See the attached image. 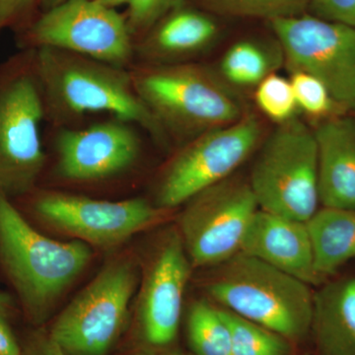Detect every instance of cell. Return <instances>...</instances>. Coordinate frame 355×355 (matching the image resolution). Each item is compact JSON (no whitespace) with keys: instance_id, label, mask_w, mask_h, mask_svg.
Wrapping results in <instances>:
<instances>
[{"instance_id":"e0dca14e","label":"cell","mask_w":355,"mask_h":355,"mask_svg":"<svg viewBox=\"0 0 355 355\" xmlns=\"http://www.w3.org/2000/svg\"><path fill=\"white\" fill-rule=\"evenodd\" d=\"M320 203L355 209V119L331 116L315 130Z\"/></svg>"},{"instance_id":"7c38bea8","label":"cell","mask_w":355,"mask_h":355,"mask_svg":"<svg viewBox=\"0 0 355 355\" xmlns=\"http://www.w3.org/2000/svg\"><path fill=\"white\" fill-rule=\"evenodd\" d=\"M270 24L291 71L317 77L340 108H355V27L311 13Z\"/></svg>"},{"instance_id":"d6a6232c","label":"cell","mask_w":355,"mask_h":355,"mask_svg":"<svg viewBox=\"0 0 355 355\" xmlns=\"http://www.w3.org/2000/svg\"><path fill=\"white\" fill-rule=\"evenodd\" d=\"M64 1H65V0H39V6H41L44 11Z\"/></svg>"},{"instance_id":"4dcf8cb0","label":"cell","mask_w":355,"mask_h":355,"mask_svg":"<svg viewBox=\"0 0 355 355\" xmlns=\"http://www.w3.org/2000/svg\"><path fill=\"white\" fill-rule=\"evenodd\" d=\"M13 306L10 298L0 291V319L8 323V319L12 313Z\"/></svg>"},{"instance_id":"d6986e66","label":"cell","mask_w":355,"mask_h":355,"mask_svg":"<svg viewBox=\"0 0 355 355\" xmlns=\"http://www.w3.org/2000/svg\"><path fill=\"white\" fill-rule=\"evenodd\" d=\"M306 224L322 280L355 258V209L323 207Z\"/></svg>"},{"instance_id":"d4e9b609","label":"cell","mask_w":355,"mask_h":355,"mask_svg":"<svg viewBox=\"0 0 355 355\" xmlns=\"http://www.w3.org/2000/svg\"><path fill=\"white\" fill-rule=\"evenodd\" d=\"M289 80L298 110L308 116L327 120L340 108L326 85L312 74L295 70Z\"/></svg>"},{"instance_id":"83f0119b","label":"cell","mask_w":355,"mask_h":355,"mask_svg":"<svg viewBox=\"0 0 355 355\" xmlns=\"http://www.w3.org/2000/svg\"><path fill=\"white\" fill-rule=\"evenodd\" d=\"M36 6L39 0H0V29L17 24Z\"/></svg>"},{"instance_id":"f1b7e54d","label":"cell","mask_w":355,"mask_h":355,"mask_svg":"<svg viewBox=\"0 0 355 355\" xmlns=\"http://www.w3.org/2000/svg\"><path fill=\"white\" fill-rule=\"evenodd\" d=\"M23 355H67L46 333H37L30 338Z\"/></svg>"},{"instance_id":"ac0fdd59","label":"cell","mask_w":355,"mask_h":355,"mask_svg":"<svg viewBox=\"0 0 355 355\" xmlns=\"http://www.w3.org/2000/svg\"><path fill=\"white\" fill-rule=\"evenodd\" d=\"M319 355H355V279L324 286L314 296L312 328Z\"/></svg>"},{"instance_id":"7a4b0ae2","label":"cell","mask_w":355,"mask_h":355,"mask_svg":"<svg viewBox=\"0 0 355 355\" xmlns=\"http://www.w3.org/2000/svg\"><path fill=\"white\" fill-rule=\"evenodd\" d=\"M130 71L137 94L169 140L184 144L246 114L234 87L205 65L133 64Z\"/></svg>"},{"instance_id":"4fadbf2b","label":"cell","mask_w":355,"mask_h":355,"mask_svg":"<svg viewBox=\"0 0 355 355\" xmlns=\"http://www.w3.org/2000/svg\"><path fill=\"white\" fill-rule=\"evenodd\" d=\"M191 268L178 229L166 231L147 256L135 299L137 335L147 349L176 340Z\"/></svg>"},{"instance_id":"44dd1931","label":"cell","mask_w":355,"mask_h":355,"mask_svg":"<svg viewBox=\"0 0 355 355\" xmlns=\"http://www.w3.org/2000/svg\"><path fill=\"white\" fill-rule=\"evenodd\" d=\"M187 333L193 355H232L231 335L220 308L207 301L191 306Z\"/></svg>"},{"instance_id":"8992f818","label":"cell","mask_w":355,"mask_h":355,"mask_svg":"<svg viewBox=\"0 0 355 355\" xmlns=\"http://www.w3.org/2000/svg\"><path fill=\"white\" fill-rule=\"evenodd\" d=\"M248 182L259 209L309 220L320 205L315 132L296 116L277 125L261 144Z\"/></svg>"},{"instance_id":"603a6c76","label":"cell","mask_w":355,"mask_h":355,"mask_svg":"<svg viewBox=\"0 0 355 355\" xmlns=\"http://www.w3.org/2000/svg\"><path fill=\"white\" fill-rule=\"evenodd\" d=\"M205 10L234 17L270 21L306 13L310 0H196Z\"/></svg>"},{"instance_id":"7402d4cb","label":"cell","mask_w":355,"mask_h":355,"mask_svg":"<svg viewBox=\"0 0 355 355\" xmlns=\"http://www.w3.org/2000/svg\"><path fill=\"white\" fill-rule=\"evenodd\" d=\"M220 311L230 330L232 355H291L292 343L284 336L230 311Z\"/></svg>"},{"instance_id":"52a82bcc","label":"cell","mask_w":355,"mask_h":355,"mask_svg":"<svg viewBox=\"0 0 355 355\" xmlns=\"http://www.w3.org/2000/svg\"><path fill=\"white\" fill-rule=\"evenodd\" d=\"M139 279L130 254L108 261L60 313L49 335L67 355H106L123 333Z\"/></svg>"},{"instance_id":"277c9868","label":"cell","mask_w":355,"mask_h":355,"mask_svg":"<svg viewBox=\"0 0 355 355\" xmlns=\"http://www.w3.org/2000/svg\"><path fill=\"white\" fill-rule=\"evenodd\" d=\"M212 268L205 286L219 307L291 343L311 331L315 295L309 284L243 253Z\"/></svg>"},{"instance_id":"5bb4252c","label":"cell","mask_w":355,"mask_h":355,"mask_svg":"<svg viewBox=\"0 0 355 355\" xmlns=\"http://www.w3.org/2000/svg\"><path fill=\"white\" fill-rule=\"evenodd\" d=\"M53 130L55 172L69 183L114 179L132 169L141 156L139 128L113 116L85 127Z\"/></svg>"},{"instance_id":"ba28073f","label":"cell","mask_w":355,"mask_h":355,"mask_svg":"<svg viewBox=\"0 0 355 355\" xmlns=\"http://www.w3.org/2000/svg\"><path fill=\"white\" fill-rule=\"evenodd\" d=\"M263 132L258 116L246 112L235 123L184 142L159 176L155 205L171 211L232 176L260 146Z\"/></svg>"},{"instance_id":"484cf974","label":"cell","mask_w":355,"mask_h":355,"mask_svg":"<svg viewBox=\"0 0 355 355\" xmlns=\"http://www.w3.org/2000/svg\"><path fill=\"white\" fill-rule=\"evenodd\" d=\"M183 4L184 0H132L125 17L135 42L165 15Z\"/></svg>"},{"instance_id":"30bf717a","label":"cell","mask_w":355,"mask_h":355,"mask_svg":"<svg viewBox=\"0 0 355 355\" xmlns=\"http://www.w3.org/2000/svg\"><path fill=\"white\" fill-rule=\"evenodd\" d=\"M27 49L53 48L118 67L135 64V40L125 16L97 0H65L32 23Z\"/></svg>"},{"instance_id":"6da1fadb","label":"cell","mask_w":355,"mask_h":355,"mask_svg":"<svg viewBox=\"0 0 355 355\" xmlns=\"http://www.w3.org/2000/svg\"><path fill=\"white\" fill-rule=\"evenodd\" d=\"M33 50L44 119L51 128L76 127L85 116L106 114L133 123L159 144H169L137 94L130 69L58 49Z\"/></svg>"},{"instance_id":"836d02e7","label":"cell","mask_w":355,"mask_h":355,"mask_svg":"<svg viewBox=\"0 0 355 355\" xmlns=\"http://www.w3.org/2000/svg\"><path fill=\"white\" fill-rule=\"evenodd\" d=\"M355 109V108H354Z\"/></svg>"},{"instance_id":"5b68a950","label":"cell","mask_w":355,"mask_h":355,"mask_svg":"<svg viewBox=\"0 0 355 355\" xmlns=\"http://www.w3.org/2000/svg\"><path fill=\"white\" fill-rule=\"evenodd\" d=\"M44 121L34 50L26 49L0 64V193L11 200L36 190L46 168Z\"/></svg>"},{"instance_id":"f546056e","label":"cell","mask_w":355,"mask_h":355,"mask_svg":"<svg viewBox=\"0 0 355 355\" xmlns=\"http://www.w3.org/2000/svg\"><path fill=\"white\" fill-rule=\"evenodd\" d=\"M0 355H23L8 323L0 319Z\"/></svg>"},{"instance_id":"8fae6325","label":"cell","mask_w":355,"mask_h":355,"mask_svg":"<svg viewBox=\"0 0 355 355\" xmlns=\"http://www.w3.org/2000/svg\"><path fill=\"white\" fill-rule=\"evenodd\" d=\"M40 219L89 245L112 248L164 221L168 212L146 198L96 200L67 191H32Z\"/></svg>"},{"instance_id":"4316f807","label":"cell","mask_w":355,"mask_h":355,"mask_svg":"<svg viewBox=\"0 0 355 355\" xmlns=\"http://www.w3.org/2000/svg\"><path fill=\"white\" fill-rule=\"evenodd\" d=\"M310 13L355 27V0H310Z\"/></svg>"},{"instance_id":"3957f363","label":"cell","mask_w":355,"mask_h":355,"mask_svg":"<svg viewBox=\"0 0 355 355\" xmlns=\"http://www.w3.org/2000/svg\"><path fill=\"white\" fill-rule=\"evenodd\" d=\"M91 258L85 243L57 241L40 233L0 193V261L33 323L48 319Z\"/></svg>"},{"instance_id":"9a60e30c","label":"cell","mask_w":355,"mask_h":355,"mask_svg":"<svg viewBox=\"0 0 355 355\" xmlns=\"http://www.w3.org/2000/svg\"><path fill=\"white\" fill-rule=\"evenodd\" d=\"M302 280L309 286L321 277L306 222L259 209L248 228L241 252Z\"/></svg>"},{"instance_id":"1f68e13d","label":"cell","mask_w":355,"mask_h":355,"mask_svg":"<svg viewBox=\"0 0 355 355\" xmlns=\"http://www.w3.org/2000/svg\"><path fill=\"white\" fill-rule=\"evenodd\" d=\"M97 1L102 3L103 6L110 7V8L116 9L120 6H130L132 0H97Z\"/></svg>"},{"instance_id":"9c48e42d","label":"cell","mask_w":355,"mask_h":355,"mask_svg":"<svg viewBox=\"0 0 355 355\" xmlns=\"http://www.w3.org/2000/svg\"><path fill=\"white\" fill-rule=\"evenodd\" d=\"M184 205L177 229L193 268H212L240 253L259 210L249 182L232 176Z\"/></svg>"},{"instance_id":"ffe728a7","label":"cell","mask_w":355,"mask_h":355,"mask_svg":"<svg viewBox=\"0 0 355 355\" xmlns=\"http://www.w3.org/2000/svg\"><path fill=\"white\" fill-rule=\"evenodd\" d=\"M266 46L252 41L238 42L224 53L218 73L232 87H256L277 67Z\"/></svg>"},{"instance_id":"2e32d148","label":"cell","mask_w":355,"mask_h":355,"mask_svg":"<svg viewBox=\"0 0 355 355\" xmlns=\"http://www.w3.org/2000/svg\"><path fill=\"white\" fill-rule=\"evenodd\" d=\"M218 27L211 16L186 4L177 7L135 42V64L190 62L214 43Z\"/></svg>"},{"instance_id":"cb8c5ba5","label":"cell","mask_w":355,"mask_h":355,"mask_svg":"<svg viewBox=\"0 0 355 355\" xmlns=\"http://www.w3.org/2000/svg\"><path fill=\"white\" fill-rule=\"evenodd\" d=\"M254 88V101L266 118L277 125L295 118L298 108L289 79L272 72Z\"/></svg>"}]
</instances>
